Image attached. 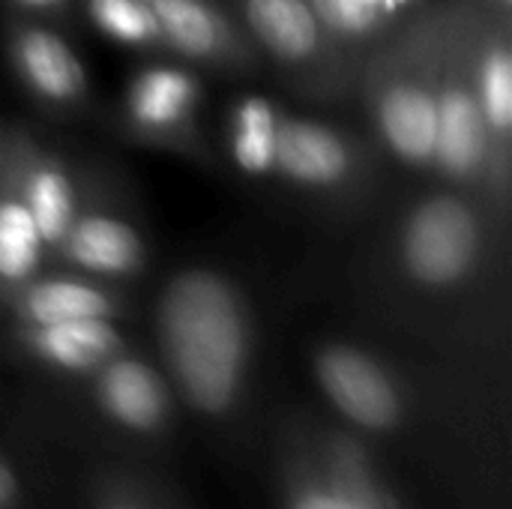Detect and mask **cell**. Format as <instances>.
<instances>
[{"label": "cell", "mask_w": 512, "mask_h": 509, "mask_svg": "<svg viewBox=\"0 0 512 509\" xmlns=\"http://www.w3.org/2000/svg\"><path fill=\"white\" fill-rule=\"evenodd\" d=\"M159 336L183 399L222 417L243 390L249 333L234 291L213 273L177 276L159 306Z\"/></svg>", "instance_id": "obj_1"}, {"label": "cell", "mask_w": 512, "mask_h": 509, "mask_svg": "<svg viewBox=\"0 0 512 509\" xmlns=\"http://www.w3.org/2000/svg\"><path fill=\"white\" fill-rule=\"evenodd\" d=\"M282 509H405L387 471L357 438L333 435L282 459Z\"/></svg>", "instance_id": "obj_2"}, {"label": "cell", "mask_w": 512, "mask_h": 509, "mask_svg": "<svg viewBox=\"0 0 512 509\" xmlns=\"http://www.w3.org/2000/svg\"><path fill=\"white\" fill-rule=\"evenodd\" d=\"M315 378L327 402L351 426L384 435L402 423V396L393 378L369 354L348 345L324 348L315 360Z\"/></svg>", "instance_id": "obj_3"}, {"label": "cell", "mask_w": 512, "mask_h": 509, "mask_svg": "<svg viewBox=\"0 0 512 509\" xmlns=\"http://www.w3.org/2000/svg\"><path fill=\"white\" fill-rule=\"evenodd\" d=\"M477 252V225L465 204L453 198L426 201L405 234L411 273L426 285H450L471 267Z\"/></svg>", "instance_id": "obj_4"}, {"label": "cell", "mask_w": 512, "mask_h": 509, "mask_svg": "<svg viewBox=\"0 0 512 509\" xmlns=\"http://www.w3.org/2000/svg\"><path fill=\"white\" fill-rule=\"evenodd\" d=\"M96 375V402L111 423L132 435H153L165 426L168 390L147 363L111 357Z\"/></svg>", "instance_id": "obj_5"}, {"label": "cell", "mask_w": 512, "mask_h": 509, "mask_svg": "<svg viewBox=\"0 0 512 509\" xmlns=\"http://www.w3.org/2000/svg\"><path fill=\"white\" fill-rule=\"evenodd\" d=\"M30 348L63 372H96L120 351V336L108 318L42 324L30 333Z\"/></svg>", "instance_id": "obj_6"}, {"label": "cell", "mask_w": 512, "mask_h": 509, "mask_svg": "<svg viewBox=\"0 0 512 509\" xmlns=\"http://www.w3.org/2000/svg\"><path fill=\"white\" fill-rule=\"evenodd\" d=\"M273 162L303 183H333L348 168V153L336 135L312 123H282L276 126Z\"/></svg>", "instance_id": "obj_7"}, {"label": "cell", "mask_w": 512, "mask_h": 509, "mask_svg": "<svg viewBox=\"0 0 512 509\" xmlns=\"http://www.w3.org/2000/svg\"><path fill=\"white\" fill-rule=\"evenodd\" d=\"M381 126L393 150L411 162H423L435 153L438 102L417 87H396L381 105Z\"/></svg>", "instance_id": "obj_8"}, {"label": "cell", "mask_w": 512, "mask_h": 509, "mask_svg": "<svg viewBox=\"0 0 512 509\" xmlns=\"http://www.w3.org/2000/svg\"><path fill=\"white\" fill-rule=\"evenodd\" d=\"M483 114L465 90H450L438 105L435 153L450 174H471L483 159Z\"/></svg>", "instance_id": "obj_9"}, {"label": "cell", "mask_w": 512, "mask_h": 509, "mask_svg": "<svg viewBox=\"0 0 512 509\" xmlns=\"http://www.w3.org/2000/svg\"><path fill=\"white\" fill-rule=\"evenodd\" d=\"M255 33L282 57H306L318 42L315 12L303 0H249Z\"/></svg>", "instance_id": "obj_10"}, {"label": "cell", "mask_w": 512, "mask_h": 509, "mask_svg": "<svg viewBox=\"0 0 512 509\" xmlns=\"http://www.w3.org/2000/svg\"><path fill=\"white\" fill-rule=\"evenodd\" d=\"M18 60L33 87L51 99H69L81 90V66L72 51L51 33L30 30L18 42Z\"/></svg>", "instance_id": "obj_11"}, {"label": "cell", "mask_w": 512, "mask_h": 509, "mask_svg": "<svg viewBox=\"0 0 512 509\" xmlns=\"http://www.w3.org/2000/svg\"><path fill=\"white\" fill-rule=\"evenodd\" d=\"M69 255L90 270L123 273V270H132L138 264L141 243L126 225H120L114 219L90 216L72 228Z\"/></svg>", "instance_id": "obj_12"}, {"label": "cell", "mask_w": 512, "mask_h": 509, "mask_svg": "<svg viewBox=\"0 0 512 509\" xmlns=\"http://www.w3.org/2000/svg\"><path fill=\"white\" fill-rule=\"evenodd\" d=\"M27 318L42 324H60V321H84V318H108L111 303L99 291L81 282H42L36 285L24 300Z\"/></svg>", "instance_id": "obj_13"}, {"label": "cell", "mask_w": 512, "mask_h": 509, "mask_svg": "<svg viewBox=\"0 0 512 509\" xmlns=\"http://www.w3.org/2000/svg\"><path fill=\"white\" fill-rule=\"evenodd\" d=\"M195 99V84L183 72L153 69L132 87V114L147 126H168L186 114Z\"/></svg>", "instance_id": "obj_14"}, {"label": "cell", "mask_w": 512, "mask_h": 509, "mask_svg": "<svg viewBox=\"0 0 512 509\" xmlns=\"http://www.w3.org/2000/svg\"><path fill=\"white\" fill-rule=\"evenodd\" d=\"M156 27L168 33L174 45H180L186 54H207L213 51L219 30L210 15V9L198 0H147Z\"/></svg>", "instance_id": "obj_15"}, {"label": "cell", "mask_w": 512, "mask_h": 509, "mask_svg": "<svg viewBox=\"0 0 512 509\" xmlns=\"http://www.w3.org/2000/svg\"><path fill=\"white\" fill-rule=\"evenodd\" d=\"M276 117L273 108L264 99H246L237 111V132H234V156L237 162L252 171L261 174L273 165V153H276Z\"/></svg>", "instance_id": "obj_16"}, {"label": "cell", "mask_w": 512, "mask_h": 509, "mask_svg": "<svg viewBox=\"0 0 512 509\" xmlns=\"http://www.w3.org/2000/svg\"><path fill=\"white\" fill-rule=\"evenodd\" d=\"M39 228L18 201L0 207V276L24 279L39 261Z\"/></svg>", "instance_id": "obj_17"}, {"label": "cell", "mask_w": 512, "mask_h": 509, "mask_svg": "<svg viewBox=\"0 0 512 509\" xmlns=\"http://www.w3.org/2000/svg\"><path fill=\"white\" fill-rule=\"evenodd\" d=\"M27 210L39 228V237L54 243L72 225V189L60 171H39L27 186Z\"/></svg>", "instance_id": "obj_18"}, {"label": "cell", "mask_w": 512, "mask_h": 509, "mask_svg": "<svg viewBox=\"0 0 512 509\" xmlns=\"http://www.w3.org/2000/svg\"><path fill=\"white\" fill-rule=\"evenodd\" d=\"M90 6L99 27L123 42H141L159 30L144 0H93Z\"/></svg>", "instance_id": "obj_19"}, {"label": "cell", "mask_w": 512, "mask_h": 509, "mask_svg": "<svg viewBox=\"0 0 512 509\" xmlns=\"http://www.w3.org/2000/svg\"><path fill=\"white\" fill-rule=\"evenodd\" d=\"M483 114L495 129H507L512 120V63L504 51L489 54L483 66Z\"/></svg>", "instance_id": "obj_20"}, {"label": "cell", "mask_w": 512, "mask_h": 509, "mask_svg": "<svg viewBox=\"0 0 512 509\" xmlns=\"http://www.w3.org/2000/svg\"><path fill=\"white\" fill-rule=\"evenodd\" d=\"M312 3L324 24H330L333 30H345V33L369 30L378 12V6H372L369 0H312Z\"/></svg>", "instance_id": "obj_21"}, {"label": "cell", "mask_w": 512, "mask_h": 509, "mask_svg": "<svg viewBox=\"0 0 512 509\" xmlns=\"http://www.w3.org/2000/svg\"><path fill=\"white\" fill-rule=\"evenodd\" d=\"M21 504V480L15 468L0 456V509H15Z\"/></svg>", "instance_id": "obj_22"}, {"label": "cell", "mask_w": 512, "mask_h": 509, "mask_svg": "<svg viewBox=\"0 0 512 509\" xmlns=\"http://www.w3.org/2000/svg\"><path fill=\"white\" fill-rule=\"evenodd\" d=\"M93 509H153V504L141 495H126V492H105L96 498Z\"/></svg>", "instance_id": "obj_23"}, {"label": "cell", "mask_w": 512, "mask_h": 509, "mask_svg": "<svg viewBox=\"0 0 512 509\" xmlns=\"http://www.w3.org/2000/svg\"><path fill=\"white\" fill-rule=\"evenodd\" d=\"M21 3H27V6H51L57 0H21Z\"/></svg>", "instance_id": "obj_24"}, {"label": "cell", "mask_w": 512, "mask_h": 509, "mask_svg": "<svg viewBox=\"0 0 512 509\" xmlns=\"http://www.w3.org/2000/svg\"><path fill=\"white\" fill-rule=\"evenodd\" d=\"M372 6H393V3H402V0H369Z\"/></svg>", "instance_id": "obj_25"}]
</instances>
